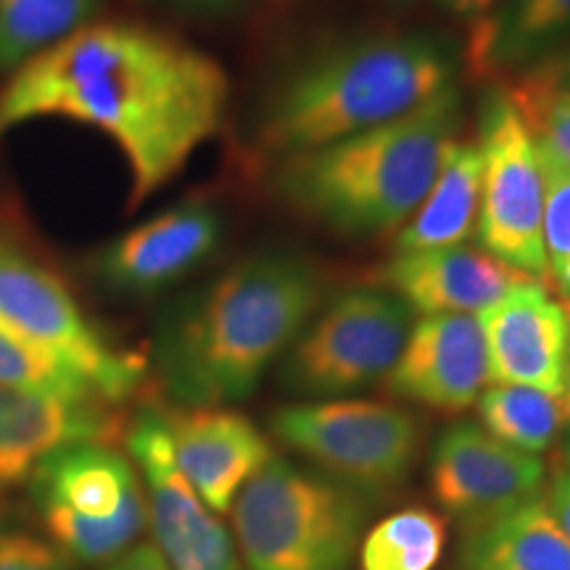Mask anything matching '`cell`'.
Masks as SVG:
<instances>
[{
	"label": "cell",
	"instance_id": "cell-1",
	"mask_svg": "<svg viewBox=\"0 0 570 570\" xmlns=\"http://www.w3.org/2000/svg\"><path fill=\"white\" fill-rule=\"evenodd\" d=\"M230 82L209 53L140 24H85L13 69L0 132L67 117L109 135L130 167V206L183 173L225 122Z\"/></svg>",
	"mask_w": 570,
	"mask_h": 570
},
{
	"label": "cell",
	"instance_id": "cell-2",
	"mask_svg": "<svg viewBox=\"0 0 570 570\" xmlns=\"http://www.w3.org/2000/svg\"><path fill=\"white\" fill-rule=\"evenodd\" d=\"M317 304L320 277L298 256L240 259L161 325L156 365L164 389L185 407L246 399Z\"/></svg>",
	"mask_w": 570,
	"mask_h": 570
},
{
	"label": "cell",
	"instance_id": "cell-3",
	"mask_svg": "<svg viewBox=\"0 0 570 570\" xmlns=\"http://www.w3.org/2000/svg\"><path fill=\"white\" fill-rule=\"evenodd\" d=\"M460 132V92L449 85L417 109L315 151L281 159L277 190L296 212L341 235L407 223Z\"/></svg>",
	"mask_w": 570,
	"mask_h": 570
},
{
	"label": "cell",
	"instance_id": "cell-4",
	"mask_svg": "<svg viewBox=\"0 0 570 570\" xmlns=\"http://www.w3.org/2000/svg\"><path fill=\"white\" fill-rule=\"evenodd\" d=\"M452 85V59L423 35H370L298 63L269 92L256 148L277 159L386 125Z\"/></svg>",
	"mask_w": 570,
	"mask_h": 570
},
{
	"label": "cell",
	"instance_id": "cell-5",
	"mask_svg": "<svg viewBox=\"0 0 570 570\" xmlns=\"http://www.w3.org/2000/svg\"><path fill=\"white\" fill-rule=\"evenodd\" d=\"M233 504L235 537L248 570H348L367 518L360 491L277 458Z\"/></svg>",
	"mask_w": 570,
	"mask_h": 570
},
{
	"label": "cell",
	"instance_id": "cell-6",
	"mask_svg": "<svg viewBox=\"0 0 570 570\" xmlns=\"http://www.w3.org/2000/svg\"><path fill=\"white\" fill-rule=\"evenodd\" d=\"M30 489L51 544L90 566L130 550L148 518L132 462L106 444L51 454L32 473Z\"/></svg>",
	"mask_w": 570,
	"mask_h": 570
},
{
	"label": "cell",
	"instance_id": "cell-7",
	"mask_svg": "<svg viewBox=\"0 0 570 570\" xmlns=\"http://www.w3.org/2000/svg\"><path fill=\"white\" fill-rule=\"evenodd\" d=\"M0 327L82 377L106 404L122 402L142 381V362L119 352L51 267L0 240Z\"/></svg>",
	"mask_w": 570,
	"mask_h": 570
},
{
	"label": "cell",
	"instance_id": "cell-8",
	"mask_svg": "<svg viewBox=\"0 0 570 570\" xmlns=\"http://www.w3.org/2000/svg\"><path fill=\"white\" fill-rule=\"evenodd\" d=\"M273 433L354 491H389L410 475L420 425L381 402H302L277 410Z\"/></svg>",
	"mask_w": 570,
	"mask_h": 570
},
{
	"label": "cell",
	"instance_id": "cell-9",
	"mask_svg": "<svg viewBox=\"0 0 570 570\" xmlns=\"http://www.w3.org/2000/svg\"><path fill=\"white\" fill-rule=\"evenodd\" d=\"M412 325L415 312L391 291H346L291 348L285 383L306 396L365 389L391 373Z\"/></svg>",
	"mask_w": 570,
	"mask_h": 570
},
{
	"label": "cell",
	"instance_id": "cell-10",
	"mask_svg": "<svg viewBox=\"0 0 570 570\" xmlns=\"http://www.w3.org/2000/svg\"><path fill=\"white\" fill-rule=\"evenodd\" d=\"M479 148L483 156V185L479 233L481 248L518 273L547 285L550 265L544 252V196L541 173L523 119L508 90H489L481 104ZM550 288V285H547Z\"/></svg>",
	"mask_w": 570,
	"mask_h": 570
},
{
	"label": "cell",
	"instance_id": "cell-11",
	"mask_svg": "<svg viewBox=\"0 0 570 570\" xmlns=\"http://www.w3.org/2000/svg\"><path fill=\"white\" fill-rule=\"evenodd\" d=\"M127 446L148 489L156 550L169 570H246L225 525L198 499L175 460L164 415L140 412L127 433Z\"/></svg>",
	"mask_w": 570,
	"mask_h": 570
},
{
	"label": "cell",
	"instance_id": "cell-12",
	"mask_svg": "<svg viewBox=\"0 0 570 570\" xmlns=\"http://www.w3.org/2000/svg\"><path fill=\"white\" fill-rule=\"evenodd\" d=\"M547 468L483 431L458 423L441 433L431 458V491L449 515L465 525L504 515L541 499Z\"/></svg>",
	"mask_w": 570,
	"mask_h": 570
},
{
	"label": "cell",
	"instance_id": "cell-13",
	"mask_svg": "<svg viewBox=\"0 0 570 570\" xmlns=\"http://www.w3.org/2000/svg\"><path fill=\"white\" fill-rule=\"evenodd\" d=\"M479 317L494 386H525L566 394L570 312L541 281L512 291Z\"/></svg>",
	"mask_w": 570,
	"mask_h": 570
},
{
	"label": "cell",
	"instance_id": "cell-14",
	"mask_svg": "<svg viewBox=\"0 0 570 570\" xmlns=\"http://www.w3.org/2000/svg\"><path fill=\"white\" fill-rule=\"evenodd\" d=\"M489 356L475 315H425L386 375L394 396L441 412L473 407L489 386Z\"/></svg>",
	"mask_w": 570,
	"mask_h": 570
},
{
	"label": "cell",
	"instance_id": "cell-15",
	"mask_svg": "<svg viewBox=\"0 0 570 570\" xmlns=\"http://www.w3.org/2000/svg\"><path fill=\"white\" fill-rule=\"evenodd\" d=\"M377 288L396 294L420 315H481L537 277L518 273L481 246L396 254L375 273Z\"/></svg>",
	"mask_w": 570,
	"mask_h": 570
},
{
	"label": "cell",
	"instance_id": "cell-16",
	"mask_svg": "<svg viewBox=\"0 0 570 570\" xmlns=\"http://www.w3.org/2000/svg\"><path fill=\"white\" fill-rule=\"evenodd\" d=\"M161 415L173 439L177 468L217 515L230 512L240 489L275 458L259 428L238 412L190 407Z\"/></svg>",
	"mask_w": 570,
	"mask_h": 570
},
{
	"label": "cell",
	"instance_id": "cell-17",
	"mask_svg": "<svg viewBox=\"0 0 570 570\" xmlns=\"http://www.w3.org/2000/svg\"><path fill=\"white\" fill-rule=\"evenodd\" d=\"M219 238L223 219L217 209L204 202H185L119 235L98 256L96 269L111 288L148 294L202 265Z\"/></svg>",
	"mask_w": 570,
	"mask_h": 570
},
{
	"label": "cell",
	"instance_id": "cell-18",
	"mask_svg": "<svg viewBox=\"0 0 570 570\" xmlns=\"http://www.w3.org/2000/svg\"><path fill=\"white\" fill-rule=\"evenodd\" d=\"M117 420L96 399H63L0 386V491L32 479L42 460L61 449L106 444Z\"/></svg>",
	"mask_w": 570,
	"mask_h": 570
},
{
	"label": "cell",
	"instance_id": "cell-19",
	"mask_svg": "<svg viewBox=\"0 0 570 570\" xmlns=\"http://www.w3.org/2000/svg\"><path fill=\"white\" fill-rule=\"evenodd\" d=\"M570 32V0H499L473 21L468 59L479 77L531 69Z\"/></svg>",
	"mask_w": 570,
	"mask_h": 570
},
{
	"label": "cell",
	"instance_id": "cell-20",
	"mask_svg": "<svg viewBox=\"0 0 570 570\" xmlns=\"http://www.w3.org/2000/svg\"><path fill=\"white\" fill-rule=\"evenodd\" d=\"M460 570H570V539L547 502L533 499L499 518L465 525Z\"/></svg>",
	"mask_w": 570,
	"mask_h": 570
},
{
	"label": "cell",
	"instance_id": "cell-21",
	"mask_svg": "<svg viewBox=\"0 0 570 570\" xmlns=\"http://www.w3.org/2000/svg\"><path fill=\"white\" fill-rule=\"evenodd\" d=\"M483 156L473 142H454L436 180L396 238V254L462 246L475 233L481 212Z\"/></svg>",
	"mask_w": 570,
	"mask_h": 570
},
{
	"label": "cell",
	"instance_id": "cell-22",
	"mask_svg": "<svg viewBox=\"0 0 570 570\" xmlns=\"http://www.w3.org/2000/svg\"><path fill=\"white\" fill-rule=\"evenodd\" d=\"M481 428L520 452H547L570 425V399L566 394L525 386H491L479 396Z\"/></svg>",
	"mask_w": 570,
	"mask_h": 570
},
{
	"label": "cell",
	"instance_id": "cell-23",
	"mask_svg": "<svg viewBox=\"0 0 570 570\" xmlns=\"http://www.w3.org/2000/svg\"><path fill=\"white\" fill-rule=\"evenodd\" d=\"M96 9L98 0H0V69H19L82 30Z\"/></svg>",
	"mask_w": 570,
	"mask_h": 570
},
{
	"label": "cell",
	"instance_id": "cell-24",
	"mask_svg": "<svg viewBox=\"0 0 570 570\" xmlns=\"http://www.w3.org/2000/svg\"><path fill=\"white\" fill-rule=\"evenodd\" d=\"M446 547V523L433 510L410 508L373 525L360 544L362 570H433Z\"/></svg>",
	"mask_w": 570,
	"mask_h": 570
},
{
	"label": "cell",
	"instance_id": "cell-25",
	"mask_svg": "<svg viewBox=\"0 0 570 570\" xmlns=\"http://www.w3.org/2000/svg\"><path fill=\"white\" fill-rule=\"evenodd\" d=\"M533 146L570 167V90L541 67H531L508 90Z\"/></svg>",
	"mask_w": 570,
	"mask_h": 570
},
{
	"label": "cell",
	"instance_id": "cell-26",
	"mask_svg": "<svg viewBox=\"0 0 570 570\" xmlns=\"http://www.w3.org/2000/svg\"><path fill=\"white\" fill-rule=\"evenodd\" d=\"M0 386L35 391V394H51L63 399H101L96 396L80 375L71 373L53 356L35 348L0 327ZM106 404V402H104Z\"/></svg>",
	"mask_w": 570,
	"mask_h": 570
},
{
	"label": "cell",
	"instance_id": "cell-27",
	"mask_svg": "<svg viewBox=\"0 0 570 570\" xmlns=\"http://www.w3.org/2000/svg\"><path fill=\"white\" fill-rule=\"evenodd\" d=\"M541 196H544V252L550 273L570 262V167L539 151ZM550 283V281H547Z\"/></svg>",
	"mask_w": 570,
	"mask_h": 570
},
{
	"label": "cell",
	"instance_id": "cell-28",
	"mask_svg": "<svg viewBox=\"0 0 570 570\" xmlns=\"http://www.w3.org/2000/svg\"><path fill=\"white\" fill-rule=\"evenodd\" d=\"M0 570H75L51 541L30 531L0 529Z\"/></svg>",
	"mask_w": 570,
	"mask_h": 570
},
{
	"label": "cell",
	"instance_id": "cell-29",
	"mask_svg": "<svg viewBox=\"0 0 570 570\" xmlns=\"http://www.w3.org/2000/svg\"><path fill=\"white\" fill-rule=\"evenodd\" d=\"M104 570H169L156 544H135L132 550L109 560Z\"/></svg>",
	"mask_w": 570,
	"mask_h": 570
},
{
	"label": "cell",
	"instance_id": "cell-30",
	"mask_svg": "<svg viewBox=\"0 0 570 570\" xmlns=\"http://www.w3.org/2000/svg\"><path fill=\"white\" fill-rule=\"evenodd\" d=\"M547 508H550L554 520H558L570 539V465L560 468L554 473L550 497H547Z\"/></svg>",
	"mask_w": 570,
	"mask_h": 570
},
{
	"label": "cell",
	"instance_id": "cell-31",
	"mask_svg": "<svg viewBox=\"0 0 570 570\" xmlns=\"http://www.w3.org/2000/svg\"><path fill=\"white\" fill-rule=\"evenodd\" d=\"M441 3H444V9L452 11L454 17L479 21L494 9L499 0H441Z\"/></svg>",
	"mask_w": 570,
	"mask_h": 570
},
{
	"label": "cell",
	"instance_id": "cell-32",
	"mask_svg": "<svg viewBox=\"0 0 570 570\" xmlns=\"http://www.w3.org/2000/svg\"><path fill=\"white\" fill-rule=\"evenodd\" d=\"M537 67H541L547 71V75L552 77L554 82L560 85V88L570 90V56H566V59H552V61H541L537 63Z\"/></svg>",
	"mask_w": 570,
	"mask_h": 570
},
{
	"label": "cell",
	"instance_id": "cell-33",
	"mask_svg": "<svg viewBox=\"0 0 570 570\" xmlns=\"http://www.w3.org/2000/svg\"><path fill=\"white\" fill-rule=\"evenodd\" d=\"M173 3L190 6V9H217V6H227L233 0H173Z\"/></svg>",
	"mask_w": 570,
	"mask_h": 570
},
{
	"label": "cell",
	"instance_id": "cell-34",
	"mask_svg": "<svg viewBox=\"0 0 570 570\" xmlns=\"http://www.w3.org/2000/svg\"><path fill=\"white\" fill-rule=\"evenodd\" d=\"M566 396L570 399V356H568V373H566Z\"/></svg>",
	"mask_w": 570,
	"mask_h": 570
},
{
	"label": "cell",
	"instance_id": "cell-35",
	"mask_svg": "<svg viewBox=\"0 0 570 570\" xmlns=\"http://www.w3.org/2000/svg\"><path fill=\"white\" fill-rule=\"evenodd\" d=\"M568 465H570V452H568Z\"/></svg>",
	"mask_w": 570,
	"mask_h": 570
}]
</instances>
